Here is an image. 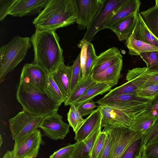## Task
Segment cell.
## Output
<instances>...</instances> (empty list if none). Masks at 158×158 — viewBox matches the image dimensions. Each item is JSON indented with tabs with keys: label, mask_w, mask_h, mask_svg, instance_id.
<instances>
[{
	"label": "cell",
	"mask_w": 158,
	"mask_h": 158,
	"mask_svg": "<svg viewBox=\"0 0 158 158\" xmlns=\"http://www.w3.org/2000/svg\"><path fill=\"white\" fill-rule=\"evenodd\" d=\"M45 92L60 106L66 100L54 81L52 74H48L47 85Z\"/></svg>",
	"instance_id": "cell-32"
},
{
	"label": "cell",
	"mask_w": 158,
	"mask_h": 158,
	"mask_svg": "<svg viewBox=\"0 0 158 158\" xmlns=\"http://www.w3.org/2000/svg\"><path fill=\"white\" fill-rule=\"evenodd\" d=\"M91 76L82 78L64 102L65 106L71 105L90 87L96 83Z\"/></svg>",
	"instance_id": "cell-28"
},
{
	"label": "cell",
	"mask_w": 158,
	"mask_h": 158,
	"mask_svg": "<svg viewBox=\"0 0 158 158\" xmlns=\"http://www.w3.org/2000/svg\"><path fill=\"white\" fill-rule=\"evenodd\" d=\"M30 40L34 52L32 63L48 74L54 73L64 61L60 38L56 31L36 29Z\"/></svg>",
	"instance_id": "cell-1"
},
{
	"label": "cell",
	"mask_w": 158,
	"mask_h": 158,
	"mask_svg": "<svg viewBox=\"0 0 158 158\" xmlns=\"http://www.w3.org/2000/svg\"><path fill=\"white\" fill-rule=\"evenodd\" d=\"M139 158H143L142 156H140L139 157Z\"/></svg>",
	"instance_id": "cell-48"
},
{
	"label": "cell",
	"mask_w": 158,
	"mask_h": 158,
	"mask_svg": "<svg viewBox=\"0 0 158 158\" xmlns=\"http://www.w3.org/2000/svg\"><path fill=\"white\" fill-rule=\"evenodd\" d=\"M44 117L23 110L9 119L10 128L14 144L19 143L29 134L38 129Z\"/></svg>",
	"instance_id": "cell-5"
},
{
	"label": "cell",
	"mask_w": 158,
	"mask_h": 158,
	"mask_svg": "<svg viewBox=\"0 0 158 158\" xmlns=\"http://www.w3.org/2000/svg\"><path fill=\"white\" fill-rule=\"evenodd\" d=\"M158 118V116L145 109L134 116L129 128L144 134L155 124Z\"/></svg>",
	"instance_id": "cell-21"
},
{
	"label": "cell",
	"mask_w": 158,
	"mask_h": 158,
	"mask_svg": "<svg viewBox=\"0 0 158 158\" xmlns=\"http://www.w3.org/2000/svg\"><path fill=\"white\" fill-rule=\"evenodd\" d=\"M139 12L133 13L114 23L109 28L117 36L120 41L127 40L132 35Z\"/></svg>",
	"instance_id": "cell-18"
},
{
	"label": "cell",
	"mask_w": 158,
	"mask_h": 158,
	"mask_svg": "<svg viewBox=\"0 0 158 158\" xmlns=\"http://www.w3.org/2000/svg\"><path fill=\"white\" fill-rule=\"evenodd\" d=\"M31 43L29 37L14 36L7 44L0 47V81L12 72L25 59Z\"/></svg>",
	"instance_id": "cell-4"
},
{
	"label": "cell",
	"mask_w": 158,
	"mask_h": 158,
	"mask_svg": "<svg viewBox=\"0 0 158 158\" xmlns=\"http://www.w3.org/2000/svg\"><path fill=\"white\" fill-rule=\"evenodd\" d=\"M144 134L134 140L127 147L121 158H139L142 156L144 144Z\"/></svg>",
	"instance_id": "cell-30"
},
{
	"label": "cell",
	"mask_w": 158,
	"mask_h": 158,
	"mask_svg": "<svg viewBox=\"0 0 158 158\" xmlns=\"http://www.w3.org/2000/svg\"><path fill=\"white\" fill-rule=\"evenodd\" d=\"M158 93V83L144 85L136 92L137 97L152 101Z\"/></svg>",
	"instance_id": "cell-35"
},
{
	"label": "cell",
	"mask_w": 158,
	"mask_h": 158,
	"mask_svg": "<svg viewBox=\"0 0 158 158\" xmlns=\"http://www.w3.org/2000/svg\"><path fill=\"white\" fill-rule=\"evenodd\" d=\"M144 146L158 141V123L153 125L144 134Z\"/></svg>",
	"instance_id": "cell-40"
},
{
	"label": "cell",
	"mask_w": 158,
	"mask_h": 158,
	"mask_svg": "<svg viewBox=\"0 0 158 158\" xmlns=\"http://www.w3.org/2000/svg\"><path fill=\"white\" fill-rule=\"evenodd\" d=\"M97 107L95 102L92 100L86 101L82 103L77 108V110L82 117L91 114Z\"/></svg>",
	"instance_id": "cell-41"
},
{
	"label": "cell",
	"mask_w": 158,
	"mask_h": 158,
	"mask_svg": "<svg viewBox=\"0 0 158 158\" xmlns=\"http://www.w3.org/2000/svg\"><path fill=\"white\" fill-rule=\"evenodd\" d=\"M139 35L144 42L158 47V40L149 31L145 24L139 12L135 25Z\"/></svg>",
	"instance_id": "cell-29"
},
{
	"label": "cell",
	"mask_w": 158,
	"mask_h": 158,
	"mask_svg": "<svg viewBox=\"0 0 158 158\" xmlns=\"http://www.w3.org/2000/svg\"><path fill=\"white\" fill-rule=\"evenodd\" d=\"M140 14L147 27L158 40V6L155 5Z\"/></svg>",
	"instance_id": "cell-27"
},
{
	"label": "cell",
	"mask_w": 158,
	"mask_h": 158,
	"mask_svg": "<svg viewBox=\"0 0 158 158\" xmlns=\"http://www.w3.org/2000/svg\"><path fill=\"white\" fill-rule=\"evenodd\" d=\"M67 116L69 124L72 127L75 133L76 132L81 126L84 119L73 104L70 105Z\"/></svg>",
	"instance_id": "cell-33"
},
{
	"label": "cell",
	"mask_w": 158,
	"mask_h": 158,
	"mask_svg": "<svg viewBox=\"0 0 158 158\" xmlns=\"http://www.w3.org/2000/svg\"><path fill=\"white\" fill-rule=\"evenodd\" d=\"M3 143V139L2 136L1 135H0V147H1L2 144Z\"/></svg>",
	"instance_id": "cell-46"
},
{
	"label": "cell",
	"mask_w": 158,
	"mask_h": 158,
	"mask_svg": "<svg viewBox=\"0 0 158 158\" xmlns=\"http://www.w3.org/2000/svg\"><path fill=\"white\" fill-rule=\"evenodd\" d=\"M97 109L102 116L101 128L108 130L117 128H129L134 116L127 111L116 107L99 105Z\"/></svg>",
	"instance_id": "cell-8"
},
{
	"label": "cell",
	"mask_w": 158,
	"mask_h": 158,
	"mask_svg": "<svg viewBox=\"0 0 158 158\" xmlns=\"http://www.w3.org/2000/svg\"><path fill=\"white\" fill-rule=\"evenodd\" d=\"M110 130L113 141L110 158H121L129 145L134 140L143 134L129 128L119 127Z\"/></svg>",
	"instance_id": "cell-13"
},
{
	"label": "cell",
	"mask_w": 158,
	"mask_h": 158,
	"mask_svg": "<svg viewBox=\"0 0 158 158\" xmlns=\"http://www.w3.org/2000/svg\"><path fill=\"white\" fill-rule=\"evenodd\" d=\"M143 158H158V141L144 146Z\"/></svg>",
	"instance_id": "cell-39"
},
{
	"label": "cell",
	"mask_w": 158,
	"mask_h": 158,
	"mask_svg": "<svg viewBox=\"0 0 158 158\" xmlns=\"http://www.w3.org/2000/svg\"><path fill=\"white\" fill-rule=\"evenodd\" d=\"M123 65L122 60L101 73L91 76L96 83H105L113 87L117 84L120 78Z\"/></svg>",
	"instance_id": "cell-23"
},
{
	"label": "cell",
	"mask_w": 158,
	"mask_h": 158,
	"mask_svg": "<svg viewBox=\"0 0 158 158\" xmlns=\"http://www.w3.org/2000/svg\"><path fill=\"white\" fill-rule=\"evenodd\" d=\"M112 87L102 83H96L89 88L84 93L72 104L77 108L84 102L92 100L95 96L103 94L110 91Z\"/></svg>",
	"instance_id": "cell-26"
},
{
	"label": "cell",
	"mask_w": 158,
	"mask_h": 158,
	"mask_svg": "<svg viewBox=\"0 0 158 158\" xmlns=\"http://www.w3.org/2000/svg\"><path fill=\"white\" fill-rule=\"evenodd\" d=\"M44 143L40 130L36 129L29 134L19 143L14 144L11 151L13 158H35L40 145Z\"/></svg>",
	"instance_id": "cell-10"
},
{
	"label": "cell",
	"mask_w": 158,
	"mask_h": 158,
	"mask_svg": "<svg viewBox=\"0 0 158 158\" xmlns=\"http://www.w3.org/2000/svg\"><path fill=\"white\" fill-rule=\"evenodd\" d=\"M48 74L38 65L33 63H26L22 69L20 81L30 83L41 91L45 92Z\"/></svg>",
	"instance_id": "cell-14"
},
{
	"label": "cell",
	"mask_w": 158,
	"mask_h": 158,
	"mask_svg": "<svg viewBox=\"0 0 158 158\" xmlns=\"http://www.w3.org/2000/svg\"><path fill=\"white\" fill-rule=\"evenodd\" d=\"M107 134L103 130L98 135L90 153V158H97L105 144Z\"/></svg>",
	"instance_id": "cell-36"
},
{
	"label": "cell",
	"mask_w": 158,
	"mask_h": 158,
	"mask_svg": "<svg viewBox=\"0 0 158 158\" xmlns=\"http://www.w3.org/2000/svg\"><path fill=\"white\" fill-rule=\"evenodd\" d=\"M49 0H15L9 13L14 17H22L39 13Z\"/></svg>",
	"instance_id": "cell-15"
},
{
	"label": "cell",
	"mask_w": 158,
	"mask_h": 158,
	"mask_svg": "<svg viewBox=\"0 0 158 158\" xmlns=\"http://www.w3.org/2000/svg\"><path fill=\"white\" fill-rule=\"evenodd\" d=\"M141 3L139 0H128L106 22L102 29H109L117 22L131 15L139 12Z\"/></svg>",
	"instance_id": "cell-24"
},
{
	"label": "cell",
	"mask_w": 158,
	"mask_h": 158,
	"mask_svg": "<svg viewBox=\"0 0 158 158\" xmlns=\"http://www.w3.org/2000/svg\"><path fill=\"white\" fill-rule=\"evenodd\" d=\"M77 18L74 0H49L32 23L36 29L56 31L74 24Z\"/></svg>",
	"instance_id": "cell-2"
},
{
	"label": "cell",
	"mask_w": 158,
	"mask_h": 158,
	"mask_svg": "<svg viewBox=\"0 0 158 158\" xmlns=\"http://www.w3.org/2000/svg\"><path fill=\"white\" fill-rule=\"evenodd\" d=\"M70 126L63 121L62 116L56 112L44 117L39 128L49 138L57 140L66 137L69 132Z\"/></svg>",
	"instance_id": "cell-11"
},
{
	"label": "cell",
	"mask_w": 158,
	"mask_h": 158,
	"mask_svg": "<svg viewBox=\"0 0 158 158\" xmlns=\"http://www.w3.org/2000/svg\"><path fill=\"white\" fill-rule=\"evenodd\" d=\"M71 66V75L70 87V94L82 79L80 53L78 55L72 65Z\"/></svg>",
	"instance_id": "cell-34"
},
{
	"label": "cell",
	"mask_w": 158,
	"mask_h": 158,
	"mask_svg": "<svg viewBox=\"0 0 158 158\" xmlns=\"http://www.w3.org/2000/svg\"><path fill=\"white\" fill-rule=\"evenodd\" d=\"M52 75L61 92L67 99L70 94L71 66L65 65L63 62Z\"/></svg>",
	"instance_id": "cell-22"
},
{
	"label": "cell",
	"mask_w": 158,
	"mask_h": 158,
	"mask_svg": "<svg viewBox=\"0 0 158 158\" xmlns=\"http://www.w3.org/2000/svg\"><path fill=\"white\" fill-rule=\"evenodd\" d=\"M128 0H103L102 6L81 40L90 42L96 33L102 29L106 22Z\"/></svg>",
	"instance_id": "cell-7"
},
{
	"label": "cell",
	"mask_w": 158,
	"mask_h": 158,
	"mask_svg": "<svg viewBox=\"0 0 158 158\" xmlns=\"http://www.w3.org/2000/svg\"><path fill=\"white\" fill-rule=\"evenodd\" d=\"M2 158H13L11 151H7L4 155Z\"/></svg>",
	"instance_id": "cell-45"
},
{
	"label": "cell",
	"mask_w": 158,
	"mask_h": 158,
	"mask_svg": "<svg viewBox=\"0 0 158 158\" xmlns=\"http://www.w3.org/2000/svg\"><path fill=\"white\" fill-rule=\"evenodd\" d=\"M126 45L131 55H139L142 53L158 50V47L143 42L140 38L135 27L130 37L126 41Z\"/></svg>",
	"instance_id": "cell-25"
},
{
	"label": "cell",
	"mask_w": 158,
	"mask_h": 158,
	"mask_svg": "<svg viewBox=\"0 0 158 158\" xmlns=\"http://www.w3.org/2000/svg\"><path fill=\"white\" fill-rule=\"evenodd\" d=\"M102 116L99 110L96 109L87 118L79 130L75 133L74 139L78 142L86 139L97 126L101 124Z\"/></svg>",
	"instance_id": "cell-20"
},
{
	"label": "cell",
	"mask_w": 158,
	"mask_h": 158,
	"mask_svg": "<svg viewBox=\"0 0 158 158\" xmlns=\"http://www.w3.org/2000/svg\"><path fill=\"white\" fill-rule=\"evenodd\" d=\"M146 67L136 68L129 70L127 74V81L122 85L111 89L104 96L109 97L135 93L144 86L149 75L146 72Z\"/></svg>",
	"instance_id": "cell-9"
},
{
	"label": "cell",
	"mask_w": 158,
	"mask_h": 158,
	"mask_svg": "<svg viewBox=\"0 0 158 158\" xmlns=\"http://www.w3.org/2000/svg\"><path fill=\"white\" fill-rule=\"evenodd\" d=\"M152 112L153 115L158 117V93L155 98L151 101V105L146 109ZM158 123V118L155 123Z\"/></svg>",
	"instance_id": "cell-43"
},
{
	"label": "cell",
	"mask_w": 158,
	"mask_h": 158,
	"mask_svg": "<svg viewBox=\"0 0 158 158\" xmlns=\"http://www.w3.org/2000/svg\"><path fill=\"white\" fill-rule=\"evenodd\" d=\"M101 125L96 127L84 140L76 142L72 158H90V153L94 143L101 131Z\"/></svg>",
	"instance_id": "cell-19"
},
{
	"label": "cell",
	"mask_w": 158,
	"mask_h": 158,
	"mask_svg": "<svg viewBox=\"0 0 158 158\" xmlns=\"http://www.w3.org/2000/svg\"><path fill=\"white\" fill-rule=\"evenodd\" d=\"M81 49L80 62L82 78L91 76V72L97 56L91 42L81 40L78 44Z\"/></svg>",
	"instance_id": "cell-17"
},
{
	"label": "cell",
	"mask_w": 158,
	"mask_h": 158,
	"mask_svg": "<svg viewBox=\"0 0 158 158\" xmlns=\"http://www.w3.org/2000/svg\"><path fill=\"white\" fill-rule=\"evenodd\" d=\"M158 83V73L150 74L149 77L145 85Z\"/></svg>",
	"instance_id": "cell-44"
},
{
	"label": "cell",
	"mask_w": 158,
	"mask_h": 158,
	"mask_svg": "<svg viewBox=\"0 0 158 158\" xmlns=\"http://www.w3.org/2000/svg\"><path fill=\"white\" fill-rule=\"evenodd\" d=\"M120 50L111 47L97 56L91 70L90 76L96 75L123 60Z\"/></svg>",
	"instance_id": "cell-16"
},
{
	"label": "cell",
	"mask_w": 158,
	"mask_h": 158,
	"mask_svg": "<svg viewBox=\"0 0 158 158\" xmlns=\"http://www.w3.org/2000/svg\"><path fill=\"white\" fill-rule=\"evenodd\" d=\"M16 98L23 110L44 117L57 112L60 106L46 92L23 81H19L17 85Z\"/></svg>",
	"instance_id": "cell-3"
},
{
	"label": "cell",
	"mask_w": 158,
	"mask_h": 158,
	"mask_svg": "<svg viewBox=\"0 0 158 158\" xmlns=\"http://www.w3.org/2000/svg\"><path fill=\"white\" fill-rule=\"evenodd\" d=\"M75 143L69 144L55 152L49 158H72L73 151Z\"/></svg>",
	"instance_id": "cell-38"
},
{
	"label": "cell",
	"mask_w": 158,
	"mask_h": 158,
	"mask_svg": "<svg viewBox=\"0 0 158 158\" xmlns=\"http://www.w3.org/2000/svg\"><path fill=\"white\" fill-rule=\"evenodd\" d=\"M15 0H0V21H3Z\"/></svg>",
	"instance_id": "cell-42"
},
{
	"label": "cell",
	"mask_w": 158,
	"mask_h": 158,
	"mask_svg": "<svg viewBox=\"0 0 158 158\" xmlns=\"http://www.w3.org/2000/svg\"><path fill=\"white\" fill-rule=\"evenodd\" d=\"M96 103L99 105L111 106L127 111L134 116L141 112L151 104V101L136 95V93L109 97L104 96Z\"/></svg>",
	"instance_id": "cell-6"
},
{
	"label": "cell",
	"mask_w": 158,
	"mask_h": 158,
	"mask_svg": "<svg viewBox=\"0 0 158 158\" xmlns=\"http://www.w3.org/2000/svg\"><path fill=\"white\" fill-rule=\"evenodd\" d=\"M77 12L76 23L80 30L87 29L100 9L103 0H74Z\"/></svg>",
	"instance_id": "cell-12"
},
{
	"label": "cell",
	"mask_w": 158,
	"mask_h": 158,
	"mask_svg": "<svg viewBox=\"0 0 158 158\" xmlns=\"http://www.w3.org/2000/svg\"><path fill=\"white\" fill-rule=\"evenodd\" d=\"M106 131L107 136L104 146L97 158H110L113 144V137L110 130Z\"/></svg>",
	"instance_id": "cell-37"
},
{
	"label": "cell",
	"mask_w": 158,
	"mask_h": 158,
	"mask_svg": "<svg viewBox=\"0 0 158 158\" xmlns=\"http://www.w3.org/2000/svg\"><path fill=\"white\" fill-rule=\"evenodd\" d=\"M139 56L146 64L148 74L158 73V50L142 53Z\"/></svg>",
	"instance_id": "cell-31"
},
{
	"label": "cell",
	"mask_w": 158,
	"mask_h": 158,
	"mask_svg": "<svg viewBox=\"0 0 158 158\" xmlns=\"http://www.w3.org/2000/svg\"><path fill=\"white\" fill-rule=\"evenodd\" d=\"M156 6H158V0H156Z\"/></svg>",
	"instance_id": "cell-47"
}]
</instances>
